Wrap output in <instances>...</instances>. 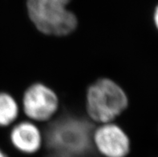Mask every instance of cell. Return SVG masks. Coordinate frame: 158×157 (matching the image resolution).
<instances>
[{"instance_id": "cell-8", "label": "cell", "mask_w": 158, "mask_h": 157, "mask_svg": "<svg viewBox=\"0 0 158 157\" xmlns=\"http://www.w3.org/2000/svg\"><path fill=\"white\" fill-rule=\"evenodd\" d=\"M154 23H155V25H156V28H157L158 30V6H156V9H155V11H154Z\"/></svg>"}, {"instance_id": "cell-7", "label": "cell", "mask_w": 158, "mask_h": 157, "mask_svg": "<svg viewBox=\"0 0 158 157\" xmlns=\"http://www.w3.org/2000/svg\"><path fill=\"white\" fill-rule=\"evenodd\" d=\"M19 107L14 98L0 92V127L10 125L18 116Z\"/></svg>"}, {"instance_id": "cell-9", "label": "cell", "mask_w": 158, "mask_h": 157, "mask_svg": "<svg viewBox=\"0 0 158 157\" xmlns=\"http://www.w3.org/2000/svg\"><path fill=\"white\" fill-rule=\"evenodd\" d=\"M0 157H8V155L2 151V148H0Z\"/></svg>"}, {"instance_id": "cell-4", "label": "cell", "mask_w": 158, "mask_h": 157, "mask_svg": "<svg viewBox=\"0 0 158 157\" xmlns=\"http://www.w3.org/2000/svg\"><path fill=\"white\" fill-rule=\"evenodd\" d=\"M58 104L55 92L44 84H33L24 94L23 110L28 117L35 120L50 119L58 108Z\"/></svg>"}, {"instance_id": "cell-3", "label": "cell", "mask_w": 158, "mask_h": 157, "mask_svg": "<svg viewBox=\"0 0 158 157\" xmlns=\"http://www.w3.org/2000/svg\"><path fill=\"white\" fill-rule=\"evenodd\" d=\"M128 106V98L116 83L102 79L91 86L87 94V111L93 120L108 123Z\"/></svg>"}, {"instance_id": "cell-6", "label": "cell", "mask_w": 158, "mask_h": 157, "mask_svg": "<svg viewBox=\"0 0 158 157\" xmlns=\"http://www.w3.org/2000/svg\"><path fill=\"white\" fill-rule=\"evenodd\" d=\"M10 137L15 147L23 153H35L41 147V134L37 127L29 122L16 125L11 130Z\"/></svg>"}, {"instance_id": "cell-1", "label": "cell", "mask_w": 158, "mask_h": 157, "mask_svg": "<svg viewBox=\"0 0 158 157\" xmlns=\"http://www.w3.org/2000/svg\"><path fill=\"white\" fill-rule=\"evenodd\" d=\"M48 147L58 157H87L92 147V127L88 121L64 116L48 127Z\"/></svg>"}, {"instance_id": "cell-5", "label": "cell", "mask_w": 158, "mask_h": 157, "mask_svg": "<svg viewBox=\"0 0 158 157\" xmlns=\"http://www.w3.org/2000/svg\"><path fill=\"white\" fill-rule=\"evenodd\" d=\"M92 141L105 157H126L130 151V141L120 127L105 123L92 135Z\"/></svg>"}, {"instance_id": "cell-2", "label": "cell", "mask_w": 158, "mask_h": 157, "mask_svg": "<svg viewBox=\"0 0 158 157\" xmlns=\"http://www.w3.org/2000/svg\"><path fill=\"white\" fill-rule=\"evenodd\" d=\"M72 0H27L29 18L44 34L66 35L76 29V16L67 8Z\"/></svg>"}]
</instances>
